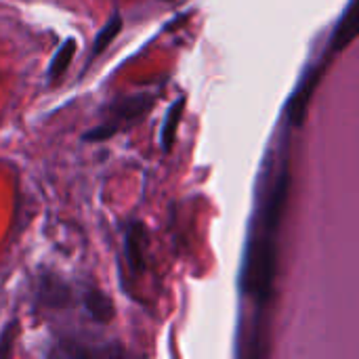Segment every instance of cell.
<instances>
[{
    "label": "cell",
    "instance_id": "cell-1",
    "mask_svg": "<svg viewBox=\"0 0 359 359\" xmlns=\"http://www.w3.org/2000/svg\"><path fill=\"white\" fill-rule=\"evenodd\" d=\"M261 206L252 219L248 244L242 267V292L252 299L263 311L273 294V278L278 267V229L284 215L290 187V160L288 141L284 139L282 154L273 162V172L265 177Z\"/></svg>",
    "mask_w": 359,
    "mask_h": 359
},
{
    "label": "cell",
    "instance_id": "cell-2",
    "mask_svg": "<svg viewBox=\"0 0 359 359\" xmlns=\"http://www.w3.org/2000/svg\"><path fill=\"white\" fill-rule=\"evenodd\" d=\"M154 103H156V93H137L128 97H118L116 101L105 105V120L93 130L84 133L82 139L93 143L107 141L122 128L141 120L154 107Z\"/></svg>",
    "mask_w": 359,
    "mask_h": 359
},
{
    "label": "cell",
    "instance_id": "cell-3",
    "mask_svg": "<svg viewBox=\"0 0 359 359\" xmlns=\"http://www.w3.org/2000/svg\"><path fill=\"white\" fill-rule=\"evenodd\" d=\"M326 55L332 57V55L326 50V53H324V59H322L318 65H313V67L305 74V78L301 80V84H299L294 97L290 99V103H288V124H290V126H301V124L305 122V114H307L309 99H311V95H313V90H316L318 82L322 80L324 67L328 65Z\"/></svg>",
    "mask_w": 359,
    "mask_h": 359
},
{
    "label": "cell",
    "instance_id": "cell-4",
    "mask_svg": "<svg viewBox=\"0 0 359 359\" xmlns=\"http://www.w3.org/2000/svg\"><path fill=\"white\" fill-rule=\"evenodd\" d=\"M145 250H147V229L141 221H130L126 229V265L133 278L145 271Z\"/></svg>",
    "mask_w": 359,
    "mask_h": 359
},
{
    "label": "cell",
    "instance_id": "cell-5",
    "mask_svg": "<svg viewBox=\"0 0 359 359\" xmlns=\"http://www.w3.org/2000/svg\"><path fill=\"white\" fill-rule=\"evenodd\" d=\"M358 4H355V0H349L345 15L339 19L337 27H334V32L330 36V48H328V53L334 55V53H341L343 48H347L351 44V40L358 36Z\"/></svg>",
    "mask_w": 359,
    "mask_h": 359
},
{
    "label": "cell",
    "instance_id": "cell-6",
    "mask_svg": "<svg viewBox=\"0 0 359 359\" xmlns=\"http://www.w3.org/2000/svg\"><path fill=\"white\" fill-rule=\"evenodd\" d=\"M183 109H185V97H179L166 111L162 130H160V143H162V151L170 154V149L175 147V137H177V128L179 122L183 118Z\"/></svg>",
    "mask_w": 359,
    "mask_h": 359
},
{
    "label": "cell",
    "instance_id": "cell-7",
    "mask_svg": "<svg viewBox=\"0 0 359 359\" xmlns=\"http://www.w3.org/2000/svg\"><path fill=\"white\" fill-rule=\"evenodd\" d=\"M84 307H86L90 320L97 322V324H107V322L114 320V305H111V301L103 292H99L97 288H88L84 292Z\"/></svg>",
    "mask_w": 359,
    "mask_h": 359
},
{
    "label": "cell",
    "instance_id": "cell-8",
    "mask_svg": "<svg viewBox=\"0 0 359 359\" xmlns=\"http://www.w3.org/2000/svg\"><path fill=\"white\" fill-rule=\"evenodd\" d=\"M69 301V290L67 286L59 280V278H50V276H42L40 282V303L46 307H63Z\"/></svg>",
    "mask_w": 359,
    "mask_h": 359
},
{
    "label": "cell",
    "instance_id": "cell-9",
    "mask_svg": "<svg viewBox=\"0 0 359 359\" xmlns=\"http://www.w3.org/2000/svg\"><path fill=\"white\" fill-rule=\"evenodd\" d=\"M120 29H122V15L118 13V11H114L111 13V17H109V21L103 25V29L95 36V42H93V50H90V57H88V63H86V67L111 44V40L120 34ZM84 67V69H86Z\"/></svg>",
    "mask_w": 359,
    "mask_h": 359
},
{
    "label": "cell",
    "instance_id": "cell-10",
    "mask_svg": "<svg viewBox=\"0 0 359 359\" xmlns=\"http://www.w3.org/2000/svg\"><path fill=\"white\" fill-rule=\"evenodd\" d=\"M74 53H76V40L74 38H65L63 44L57 48L50 65H48V80H57V78H61L65 74V69L72 63Z\"/></svg>",
    "mask_w": 359,
    "mask_h": 359
},
{
    "label": "cell",
    "instance_id": "cell-11",
    "mask_svg": "<svg viewBox=\"0 0 359 359\" xmlns=\"http://www.w3.org/2000/svg\"><path fill=\"white\" fill-rule=\"evenodd\" d=\"M13 339H15V324H8L0 337V358H8L13 351Z\"/></svg>",
    "mask_w": 359,
    "mask_h": 359
}]
</instances>
